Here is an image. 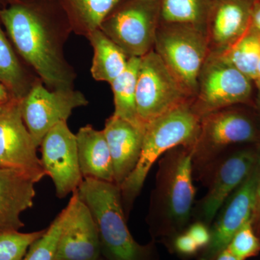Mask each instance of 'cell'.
Masks as SVG:
<instances>
[{"label":"cell","mask_w":260,"mask_h":260,"mask_svg":"<svg viewBox=\"0 0 260 260\" xmlns=\"http://www.w3.org/2000/svg\"><path fill=\"white\" fill-rule=\"evenodd\" d=\"M97 260H105L104 259V258L102 257V256H101L100 258H99Z\"/></svg>","instance_id":"f35d334b"},{"label":"cell","mask_w":260,"mask_h":260,"mask_svg":"<svg viewBox=\"0 0 260 260\" xmlns=\"http://www.w3.org/2000/svg\"><path fill=\"white\" fill-rule=\"evenodd\" d=\"M121 0H58L75 34L86 38L100 28L104 19Z\"/></svg>","instance_id":"44dd1931"},{"label":"cell","mask_w":260,"mask_h":260,"mask_svg":"<svg viewBox=\"0 0 260 260\" xmlns=\"http://www.w3.org/2000/svg\"><path fill=\"white\" fill-rule=\"evenodd\" d=\"M252 81L221 55L211 53L201 70L192 104L200 116L248 102L252 93Z\"/></svg>","instance_id":"9c48e42d"},{"label":"cell","mask_w":260,"mask_h":260,"mask_svg":"<svg viewBox=\"0 0 260 260\" xmlns=\"http://www.w3.org/2000/svg\"><path fill=\"white\" fill-rule=\"evenodd\" d=\"M77 192L95 220L101 255L104 259L158 260L155 241L140 244L130 234L120 186L115 183L84 179Z\"/></svg>","instance_id":"3957f363"},{"label":"cell","mask_w":260,"mask_h":260,"mask_svg":"<svg viewBox=\"0 0 260 260\" xmlns=\"http://www.w3.org/2000/svg\"><path fill=\"white\" fill-rule=\"evenodd\" d=\"M21 102L11 97L0 105V168L20 171L37 183L46 174L24 123Z\"/></svg>","instance_id":"8fae6325"},{"label":"cell","mask_w":260,"mask_h":260,"mask_svg":"<svg viewBox=\"0 0 260 260\" xmlns=\"http://www.w3.org/2000/svg\"><path fill=\"white\" fill-rule=\"evenodd\" d=\"M39 81L35 73L24 68L0 27V83L11 97L23 99Z\"/></svg>","instance_id":"7402d4cb"},{"label":"cell","mask_w":260,"mask_h":260,"mask_svg":"<svg viewBox=\"0 0 260 260\" xmlns=\"http://www.w3.org/2000/svg\"><path fill=\"white\" fill-rule=\"evenodd\" d=\"M256 170H257V189H256V203L255 213L253 218V225L256 232L260 229V149L258 150L257 160H256Z\"/></svg>","instance_id":"4dcf8cb0"},{"label":"cell","mask_w":260,"mask_h":260,"mask_svg":"<svg viewBox=\"0 0 260 260\" xmlns=\"http://www.w3.org/2000/svg\"><path fill=\"white\" fill-rule=\"evenodd\" d=\"M13 0H0V2H2V3L4 4L5 3V5H6V7L8 6V5H10V3L13 2Z\"/></svg>","instance_id":"8d00e7d4"},{"label":"cell","mask_w":260,"mask_h":260,"mask_svg":"<svg viewBox=\"0 0 260 260\" xmlns=\"http://www.w3.org/2000/svg\"><path fill=\"white\" fill-rule=\"evenodd\" d=\"M251 28L260 34V0H254L253 3Z\"/></svg>","instance_id":"1f68e13d"},{"label":"cell","mask_w":260,"mask_h":260,"mask_svg":"<svg viewBox=\"0 0 260 260\" xmlns=\"http://www.w3.org/2000/svg\"><path fill=\"white\" fill-rule=\"evenodd\" d=\"M219 54L251 81H255L260 59V34L250 26L235 44Z\"/></svg>","instance_id":"d4e9b609"},{"label":"cell","mask_w":260,"mask_h":260,"mask_svg":"<svg viewBox=\"0 0 260 260\" xmlns=\"http://www.w3.org/2000/svg\"><path fill=\"white\" fill-rule=\"evenodd\" d=\"M185 232L194 241L200 251L208 245L211 239L210 227L200 221H193L189 224Z\"/></svg>","instance_id":"f546056e"},{"label":"cell","mask_w":260,"mask_h":260,"mask_svg":"<svg viewBox=\"0 0 260 260\" xmlns=\"http://www.w3.org/2000/svg\"><path fill=\"white\" fill-rule=\"evenodd\" d=\"M68 209L61 210L42 237L32 243L22 260H53Z\"/></svg>","instance_id":"4316f807"},{"label":"cell","mask_w":260,"mask_h":260,"mask_svg":"<svg viewBox=\"0 0 260 260\" xmlns=\"http://www.w3.org/2000/svg\"><path fill=\"white\" fill-rule=\"evenodd\" d=\"M257 85L258 89H259V90H258V99H257V104H258V107H259V109L260 111V84Z\"/></svg>","instance_id":"d590c367"},{"label":"cell","mask_w":260,"mask_h":260,"mask_svg":"<svg viewBox=\"0 0 260 260\" xmlns=\"http://www.w3.org/2000/svg\"><path fill=\"white\" fill-rule=\"evenodd\" d=\"M259 136L255 121L242 111L229 107L202 116L192 146L194 179L203 182L228 149L234 145L257 143Z\"/></svg>","instance_id":"5b68a950"},{"label":"cell","mask_w":260,"mask_h":260,"mask_svg":"<svg viewBox=\"0 0 260 260\" xmlns=\"http://www.w3.org/2000/svg\"><path fill=\"white\" fill-rule=\"evenodd\" d=\"M0 20L20 55L48 89L75 88L76 72L64 51L73 30L58 0H13L0 8Z\"/></svg>","instance_id":"6da1fadb"},{"label":"cell","mask_w":260,"mask_h":260,"mask_svg":"<svg viewBox=\"0 0 260 260\" xmlns=\"http://www.w3.org/2000/svg\"><path fill=\"white\" fill-rule=\"evenodd\" d=\"M144 129V126L136 125L113 114L106 121L103 131L112 155L114 181L119 186L138 164Z\"/></svg>","instance_id":"e0dca14e"},{"label":"cell","mask_w":260,"mask_h":260,"mask_svg":"<svg viewBox=\"0 0 260 260\" xmlns=\"http://www.w3.org/2000/svg\"><path fill=\"white\" fill-rule=\"evenodd\" d=\"M141 57H130L126 69L110 83L114 94V112L113 115L144 126L137 111L136 89Z\"/></svg>","instance_id":"603a6c76"},{"label":"cell","mask_w":260,"mask_h":260,"mask_svg":"<svg viewBox=\"0 0 260 260\" xmlns=\"http://www.w3.org/2000/svg\"><path fill=\"white\" fill-rule=\"evenodd\" d=\"M256 234H257L258 237H259L260 239V229L257 231V232H256Z\"/></svg>","instance_id":"74e56055"},{"label":"cell","mask_w":260,"mask_h":260,"mask_svg":"<svg viewBox=\"0 0 260 260\" xmlns=\"http://www.w3.org/2000/svg\"><path fill=\"white\" fill-rule=\"evenodd\" d=\"M76 138L83 179L115 183L112 155L104 131L84 126L78 130Z\"/></svg>","instance_id":"d6986e66"},{"label":"cell","mask_w":260,"mask_h":260,"mask_svg":"<svg viewBox=\"0 0 260 260\" xmlns=\"http://www.w3.org/2000/svg\"><path fill=\"white\" fill-rule=\"evenodd\" d=\"M40 146L43 168L54 182L57 198H66L78 190L84 179L80 172L76 135L72 133L68 122L60 121L53 126Z\"/></svg>","instance_id":"4fadbf2b"},{"label":"cell","mask_w":260,"mask_h":260,"mask_svg":"<svg viewBox=\"0 0 260 260\" xmlns=\"http://www.w3.org/2000/svg\"><path fill=\"white\" fill-rule=\"evenodd\" d=\"M67 209L53 260H97L102 255L96 225L77 190Z\"/></svg>","instance_id":"9a60e30c"},{"label":"cell","mask_w":260,"mask_h":260,"mask_svg":"<svg viewBox=\"0 0 260 260\" xmlns=\"http://www.w3.org/2000/svg\"><path fill=\"white\" fill-rule=\"evenodd\" d=\"M11 95L5 85L0 83V105L10 100Z\"/></svg>","instance_id":"d6a6232c"},{"label":"cell","mask_w":260,"mask_h":260,"mask_svg":"<svg viewBox=\"0 0 260 260\" xmlns=\"http://www.w3.org/2000/svg\"><path fill=\"white\" fill-rule=\"evenodd\" d=\"M35 184L20 171L0 168V230L24 227L20 215L34 205Z\"/></svg>","instance_id":"ac0fdd59"},{"label":"cell","mask_w":260,"mask_h":260,"mask_svg":"<svg viewBox=\"0 0 260 260\" xmlns=\"http://www.w3.org/2000/svg\"><path fill=\"white\" fill-rule=\"evenodd\" d=\"M46 229L30 233L0 230V260H22L29 247L42 237Z\"/></svg>","instance_id":"484cf974"},{"label":"cell","mask_w":260,"mask_h":260,"mask_svg":"<svg viewBox=\"0 0 260 260\" xmlns=\"http://www.w3.org/2000/svg\"><path fill=\"white\" fill-rule=\"evenodd\" d=\"M160 23V0H121L99 29L129 57H142L153 50Z\"/></svg>","instance_id":"52a82bcc"},{"label":"cell","mask_w":260,"mask_h":260,"mask_svg":"<svg viewBox=\"0 0 260 260\" xmlns=\"http://www.w3.org/2000/svg\"><path fill=\"white\" fill-rule=\"evenodd\" d=\"M227 249L238 260H246L259 254L260 239L256 234L252 220L244 224L236 233Z\"/></svg>","instance_id":"83f0119b"},{"label":"cell","mask_w":260,"mask_h":260,"mask_svg":"<svg viewBox=\"0 0 260 260\" xmlns=\"http://www.w3.org/2000/svg\"><path fill=\"white\" fill-rule=\"evenodd\" d=\"M153 50L189 95H196L200 73L210 54L205 29L184 24L160 23Z\"/></svg>","instance_id":"8992f818"},{"label":"cell","mask_w":260,"mask_h":260,"mask_svg":"<svg viewBox=\"0 0 260 260\" xmlns=\"http://www.w3.org/2000/svg\"><path fill=\"white\" fill-rule=\"evenodd\" d=\"M86 38L93 49L92 76L97 81L110 84L126 69L130 57L100 29Z\"/></svg>","instance_id":"ffe728a7"},{"label":"cell","mask_w":260,"mask_h":260,"mask_svg":"<svg viewBox=\"0 0 260 260\" xmlns=\"http://www.w3.org/2000/svg\"><path fill=\"white\" fill-rule=\"evenodd\" d=\"M200 119L201 116L189 102L145 124L139 160L120 186L126 218L153 164L171 149L193 146L199 133Z\"/></svg>","instance_id":"277c9868"},{"label":"cell","mask_w":260,"mask_h":260,"mask_svg":"<svg viewBox=\"0 0 260 260\" xmlns=\"http://www.w3.org/2000/svg\"><path fill=\"white\" fill-rule=\"evenodd\" d=\"M177 77L152 50L142 56L137 80V111L144 124L189 102Z\"/></svg>","instance_id":"ba28073f"},{"label":"cell","mask_w":260,"mask_h":260,"mask_svg":"<svg viewBox=\"0 0 260 260\" xmlns=\"http://www.w3.org/2000/svg\"><path fill=\"white\" fill-rule=\"evenodd\" d=\"M253 3L254 0H211L205 30L212 53L221 54L250 28Z\"/></svg>","instance_id":"2e32d148"},{"label":"cell","mask_w":260,"mask_h":260,"mask_svg":"<svg viewBox=\"0 0 260 260\" xmlns=\"http://www.w3.org/2000/svg\"><path fill=\"white\" fill-rule=\"evenodd\" d=\"M166 243L170 250L182 257L189 258L198 255L200 251L196 243L186 232L178 234Z\"/></svg>","instance_id":"f1b7e54d"},{"label":"cell","mask_w":260,"mask_h":260,"mask_svg":"<svg viewBox=\"0 0 260 260\" xmlns=\"http://www.w3.org/2000/svg\"><path fill=\"white\" fill-rule=\"evenodd\" d=\"M258 150L243 148L226 153L210 170L203 184L208 191L193 207L191 222L211 226L217 214L255 167Z\"/></svg>","instance_id":"30bf717a"},{"label":"cell","mask_w":260,"mask_h":260,"mask_svg":"<svg viewBox=\"0 0 260 260\" xmlns=\"http://www.w3.org/2000/svg\"><path fill=\"white\" fill-rule=\"evenodd\" d=\"M88 104L84 94L75 88L51 90L42 80L36 84L21 102L24 123L36 146H40L53 126L60 121H68L74 109Z\"/></svg>","instance_id":"7c38bea8"},{"label":"cell","mask_w":260,"mask_h":260,"mask_svg":"<svg viewBox=\"0 0 260 260\" xmlns=\"http://www.w3.org/2000/svg\"><path fill=\"white\" fill-rule=\"evenodd\" d=\"M210 3L211 0H160V23L194 25L205 30Z\"/></svg>","instance_id":"cb8c5ba5"},{"label":"cell","mask_w":260,"mask_h":260,"mask_svg":"<svg viewBox=\"0 0 260 260\" xmlns=\"http://www.w3.org/2000/svg\"><path fill=\"white\" fill-rule=\"evenodd\" d=\"M254 82H255L256 85L260 84V59L259 62H258L257 68H256V79Z\"/></svg>","instance_id":"e575fe53"},{"label":"cell","mask_w":260,"mask_h":260,"mask_svg":"<svg viewBox=\"0 0 260 260\" xmlns=\"http://www.w3.org/2000/svg\"><path fill=\"white\" fill-rule=\"evenodd\" d=\"M192 147L171 149L158 161L146 222L152 240L167 242L191 222L195 188Z\"/></svg>","instance_id":"7a4b0ae2"},{"label":"cell","mask_w":260,"mask_h":260,"mask_svg":"<svg viewBox=\"0 0 260 260\" xmlns=\"http://www.w3.org/2000/svg\"><path fill=\"white\" fill-rule=\"evenodd\" d=\"M215 260H238L237 257L231 252L229 249L222 251Z\"/></svg>","instance_id":"836d02e7"},{"label":"cell","mask_w":260,"mask_h":260,"mask_svg":"<svg viewBox=\"0 0 260 260\" xmlns=\"http://www.w3.org/2000/svg\"><path fill=\"white\" fill-rule=\"evenodd\" d=\"M257 170L254 167L244 182L234 191L217 214L210 226L211 239L200 251L197 260H215L227 249L233 237L255 213Z\"/></svg>","instance_id":"5bb4252c"}]
</instances>
